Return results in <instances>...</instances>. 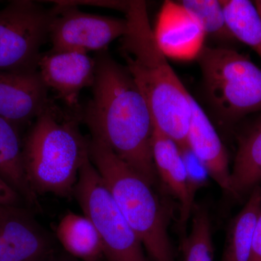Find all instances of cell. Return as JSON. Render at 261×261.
Instances as JSON below:
<instances>
[{"label": "cell", "mask_w": 261, "mask_h": 261, "mask_svg": "<svg viewBox=\"0 0 261 261\" xmlns=\"http://www.w3.org/2000/svg\"><path fill=\"white\" fill-rule=\"evenodd\" d=\"M249 261H261V214L255 226Z\"/></svg>", "instance_id": "cb8c5ba5"}, {"label": "cell", "mask_w": 261, "mask_h": 261, "mask_svg": "<svg viewBox=\"0 0 261 261\" xmlns=\"http://www.w3.org/2000/svg\"><path fill=\"white\" fill-rule=\"evenodd\" d=\"M18 209V207H5V206H0V217L13 214V213L15 212Z\"/></svg>", "instance_id": "d4e9b609"}, {"label": "cell", "mask_w": 261, "mask_h": 261, "mask_svg": "<svg viewBox=\"0 0 261 261\" xmlns=\"http://www.w3.org/2000/svg\"><path fill=\"white\" fill-rule=\"evenodd\" d=\"M212 235L208 213L203 207L195 208L192 231L185 248V261H213Z\"/></svg>", "instance_id": "44dd1931"}, {"label": "cell", "mask_w": 261, "mask_h": 261, "mask_svg": "<svg viewBox=\"0 0 261 261\" xmlns=\"http://www.w3.org/2000/svg\"><path fill=\"white\" fill-rule=\"evenodd\" d=\"M197 61L204 92L225 123L261 111V69L232 48L205 47Z\"/></svg>", "instance_id": "5b68a950"}, {"label": "cell", "mask_w": 261, "mask_h": 261, "mask_svg": "<svg viewBox=\"0 0 261 261\" xmlns=\"http://www.w3.org/2000/svg\"><path fill=\"white\" fill-rule=\"evenodd\" d=\"M226 24L236 40L252 48L261 59V18L248 0H220Z\"/></svg>", "instance_id": "d6986e66"}, {"label": "cell", "mask_w": 261, "mask_h": 261, "mask_svg": "<svg viewBox=\"0 0 261 261\" xmlns=\"http://www.w3.org/2000/svg\"><path fill=\"white\" fill-rule=\"evenodd\" d=\"M0 178L29 205L39 208L24 166L23 140L20 126L0 117Z\"/></svg>", "instance_id": "9a60e30c"}, {"label": "cell", "mask_w": 261, "mask_h": 261, "mask_svg": "<svg viewBox=\"0 0 261 261\" xmlns=\"http://www.w3.org/2000/svg\"><path fill=\"white\" fill-rule=\"evenodd\" d=\"M179 3L200 22L206 36L209 34L224 42L236 40L228 28L220 0H184Z\"/></svg>", "instance_id": "ffe728a7"}, {"label": "cell", "mask_w": 261, "mask_h": 261, "mask_svg": "<svg viewBox=\"0 0 261 261\" xmlns=\"http://www.w3.org/2000/svg\"><path fill=\"white\" fill-rule=\"evenodd\" d=\"M73 195L97 229L108 261H147L140 240L89 157L81 168Z\"/></svg>", "instance_id": "8992f818"}, {"label": "cell", "mask_w": 261, "mask_h": 261, "mask_svg": "<svg viewBox=\"0 0 261 261\" xmlns=\"http://www.w3.org/2000/svg\"><path fill=\"white\" fill-rule=\"evenodd\" d=\"M54 3L56 14L49 32L51 51L100 53L128 32L126 18L84 13L66 1Z\"/></svg>", "instance_id": "ba28073f"}, {"label": "cell", "mask_w": 261, "mask_h": 261, "mask_svg": "<svg viewBox=\"0 0 261 261\" xmlns=\"http://www.w3.org/2000/svg\"><path fill=\"white\" fill-rule=\"evenodd\" d=\"M152 150L157 174L180 202V224L185 227L194 207L189 200L186 170L179 147L154 127Z\"/></svg>", "instance_id": "5bb4252c"}, {"label": "cell", "mask_w": 261, "mask_h": 261, "mask_svg": "<svg viewBox=\"0 0 261 261\" xmlns=\"http://www.w3.org/2000/svg\"><path fill=\"white\" fill-rule=\"evenodd\" d=\"M187 173V192L190 204L194 207L196 193L205 186L211 177L205 165L194 153L187 143L178 146Z\"/></svg>", "instance_id": "7402d4cb"}, {"label": "cell", "mask_w": 261, "mask_h": 261, "mask_svg": "<svg viewBox=\"0 0 261 261\" xmlns=\"http://www.w3.org/2000/svg\"><path fill=\"white\" fill-rule=\"evenodd\" d=\"M192 114L187 143L203 163L213 179L224 191L231 193V171L227 152L207 114L190 96Z\"/></svg>", "instance_id": "7c38bea8"}, {"label": "cell", "mask_w": 261, "mask_h": 261, "mask_svg": "<svg viewBox=\"0 0 261 261\" xmlns=\"http://www.w3.org/2000/svg\"><path fill=\"white\" fill-rule=\"evenodd\" d=\"M56 237L63 248L81 261H97L104 256L100 237L84 214H65L57 226Z\"/></svg>", "instance_id": "2e32d148"}, {"label": "cell", "mask_w": 261, "mask_h": 261, "mask_svg": "<svg viewBox=\"0 0 261 261\" xmlns=\"http://www.w3.org/2000/svg\"><path fill=\"white\" fill-rule=\"evenodd\" d=\"M79 113L50 99L23 140L24 166L34 191L69 197L89 157V138L81 133Z\"/></svg>", "instance_id": "3957f363"}, {"label": "cell", "mask_w": 261, "mask_h": 261, "mask_svg": "<svg viewBox=\"0 0 261 261\" xmlns=\"http://www.w3.org/2000/svg\"><path fill=\"white\" fill-rule=\"evenodd\" d=\"M253 3L261 18V0H257V1L253 2Z\"/></svg>", "instance_id": "484cf974"}, {"label": "cell", "mask_w": 261, "mask_h": 261, "mask_svg": "<svg viewBox=\"0 0 261 261\" xmlns=\"http://www.w3.org/2000/svg\"><path fill=\"white\" fill-rule=\"evenodd\" d=\"M153 32L165 56L176 61L197 59L205 47V31L179 2L163 3Z\"/></svg>", "instance_id": "30bf717a"}, {"label": "cell", "mask_w": 261, "mask_h": 261, "mask_svg": "<svg viewBox=\"0 0 261 261\" xmlns=\"http://www.w3.org/2000/svg\"><path fill=\"white\" fill-rule=\"evenodd\" d=\"M21 197L0 178V206L17 207Z\"/></svg>", "instance_id": "603a6c76"}, {"label": "cell", "mask_w": 261, "mask_h": 261, "mask_svg": "<svg viewBox=\"0 0 261 261\" xmlns=\"http://www.w3.org/2000/svg\"><path fill=\"white\" fill-rule=\"evenodd\" d=\"M89 154L118 208L150 256L154 261H175L166 214L152 185L94 136L89 138Z\"/></svg>", "instance_id": "277c9868"}, {"label": "cell", "mask_w": 261, "mask_h": 261, "mask_svg": "<svg viewBox=\"0 0 261 261\" xmlns=\"http://www.w3.org/2000/svg\"><path fill=\"white\" fill-rule=\"evenodd\" d=\"M260 214L261 187L257 185L250 192L246 203L231 225L222 261L250 260L254 232Z\"/></svg>", "instance_id": "ac0fdd59"}, {"label": "cell", "mask_w": 261, "mask_h": 261, "mask_svg": "<svg viewBox=\"0 0 261 261\" xmlns=\"http://www.w3.org/2000/svg\"><path fill=\"white\" fill-rule=\"evenodd\" d=\"M51 247L49 237L23 211L0 217V261H38Z\"/></svg>", "instance_id": "4fadbf2b"}, {"label": "cell", "mask_w": 261, "mask_h": 261, "mask_svg": "<svg viewBox=\"0 0 261 261\" xmlns=\"http://www.w3.org/2000/svg\"><path fill=\"white\" fill-rule=\"evenodd\" d=\"M55 14L54 7L28 0H14L0 9V71L37 69Z\"/></svg>", "instance_id": "52a82bcc"}, {"label": "cell", "mask_w": 261, "mask_h": 261, "mask_svg": "<svg viewBox=\"0 0 261 261\" xmlns=\"http://www.w3.org/2000/svg\"><path fill=\"white\" fill-rule=\"evenodd\" d=\"M38 69L0 71V117L17 126L32 123L50 98Z\"/></svg>", "instance_id": "8fae6325"}, {"label": "cell", "mask_w": 261, "mask_h": 261, "mask_svg": "<svg viewBox=\"0 0 261 261\" xmlns=\"http://www.w3.org/2000/svg\"><path fill=\"white\" fill-rule=\"evenodd\" d=\"M231 178L233 195L250 192L261 181V116L240 138Z\"/></svg>", "instance_id": "e0dca14e"}, {"label": "cell", "mask_w": 261, "mask_h": 261, "mask_svg": "<svg viewBox=\"0 0 261 261\" xmlns=\"http://www.w3.org/2000/svg\"><path fill=\"white\" fill-rule=\"evenodd\" d=\"M92 99L79 116L115 154L151 185L157 172L152 158V113L126 66L108 51L97 53Z\"/></svg>", "instance_id": "6da1fadb"}, {"label": "cell", "mask_w": 261, "mask_h": 261, "mask_svg": "<svg viewBox=\"0 0 261 261\" xmlns=\"http://www.w3.org/2000/svg\"><path fill=\"white\" fill-rule=\"evenodd\" d=\"M128 32L122 40V56L152 113L154 127L178 146L187 143L191 120V94L159 47L151 28L147 5L130 1L126 13Z\"/></svg>", "instance_id": "7a4b0ae2"}, {"label": "cell", "mask_w": 261, "mask_h": 261, "mask_svg": "<svg viewBox=\"0 0 261 261\" xmlns=\"http://www.w3.org/2000/svg\"><path fill=\"white\" fill-rule=\"evenodd\" d=\"M61 261H70V260H61Z\"/></svg>", "instance_id": "4316f807"}, {"label": "cell", "mask_w": 261, "mask_h": 261, "mask_svg": "<svg viewBox=\"0 0 261 261\" xmlns=\"http://www.w3.org/2000/svg\"><path fill=\"white\" fill-rule=\"evenodd\" d=\"M37 69L48 89H53L67 108L80 112L81 92L92 87L95 79L94 58L82 51L49 50L41 56Z\"/></svg>", "instance_id": "9c48e42d"}]
</instances>
